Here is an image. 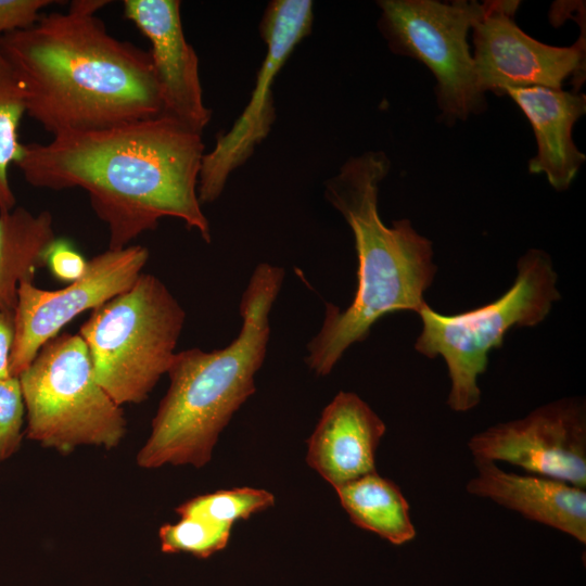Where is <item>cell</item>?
Segmentation results:
<instances>
[{
    "label": "cell",
    "instance_id": "15",
    "mask_svg": "<svg viewBox=\"0 0 586 586\" xmlns=\"http://www.w3.org/2000/svg\"><path fill=\"white\" fill-rule=\"evenodd\" d=\"M474 461L476 475L467 484L469 494L488 498L586 544L585 488L535 474L507 472L488 460Z\"/></svg>",
    "mask_w": 586,
    "mask_h": 586
},
{
    "label": "cell",
    "instance_id": "11",
    "mask_svg": "<svg viewBox=\"0 0 586 586\" xmlns=\"http://www.w3.org/2000/svg\"><path fill=\"white\" fill-rule=\"evenodd\" d=\"M468 447L474 459L508 462L528 474L585 488V402L565 397L545 404L521 419L476 433Z\"/></svg>",
    "mask_w": 586,
    "mask_h": 586
},
{
    "label": "cell",
    "instance_id": "7",
    "mask_svg": "<svg viewBox=\"0 0 586 586\" xmlns=\"http://www.w3.org/2000/svg\"><path fill=\"white\" fill-rule=\"evenodd\" d=\"M17 378L27 438L62 454L79 446L112 449L123 441V408L98 383L79 334L60 333L47 342Z\"/></svg>",
    "mask_w": 586,
    "mask_h": 586
},
{
    "label": "cell",
    "instance_id": "21",
    "mask_svg": "<svg viewBox=\"0 0 586 586\" xmlns=\"http://www.w3.org/2000/svg\"><path fill=\"white\" fill-rule=\"evenodd\" d=\"M232 526L204 518L183 515L176 523H166L158 530L161 550L166 553L186 552L208 558L224 549Z\"/></svg>",
    "mask_w": 586,
    "mask_h": 586
},
{
    "label": "cell",
    "instance_id": "9",
    "mask_svg": "<svg viewBox=\"0 0 586 586\" xmlns=\"http://www.w3.org/2000/svg\"><path fill=\"white\" fill-rule=\"evenodd\" d=\"M313 22L311 0H272L267 4L259 23L266 54L241 115L226 132L217 136L214 148L203 155L198 180L201 205L213 203L221 195L230 175L268 137L276 122V79L295 47L311 33Z\"/></svg>",
    "mask_w": 586,
    "mask_h": 586
},
{
    "label": "cell",
    "instance_id": "4",
    "mask_svg": "<svg viewBox=\"0 0 586 586\" xmlns=\"http://www.w3.org/2000/svg\"><path fill=\"white\" fill-rule=\"evenodd\" d=\"M283 279L281 267L257 265L240 301L238 336L221 349L175 354L167 371L169 386L136 456L140 468H202L212 459L219 434L256 390L255 374L270 336L269 315Z\"/></svg>",
    "mask_w": 586,
    "mask_h": 586
},
{
    "label": "cell",
    "instance_id": "2",
    "mask_svg": "<svg viewBox=\"0 0 586 586\" xmlns=\"http://www.w3.org/2000/svg\"><path fill=\"white\" fill-rule=\"evenodd\" d=\"M106 0H74L0 38L26 93V115L52 137L161 115L148 51L112 36L95 13Z\"/></svg>",
    "mask_w": 586,
    "mask_h": 586
},
{
    "label": "cell",
    "instance_id": "14",
    "mask_svg": "<svg viewBox=\"0 0 586 586\" xmlns=\"http://www.w3.org/2000/svg\"><path fill=\"white\" fill-rule=\"evenodd\" d=\"M385 430L365 400L341 391L324 407L307 442V463L334 488L377 472L375 451Z\"/></svg>",
    "mask_w": 586,
    "mask_h": 586
},
{
    "label": "cell",
    "instance_id": "18",
    "mask_svg": "<svg viewBox=\"0 0 586 586\" xmlns=\"http://www.w3.org/2000/svg\"><path fill=\"white\" fill-rule=\"evenodd\" d=\"M335 492L351 521L360 528L397 546L415 538L409 504L393 481L373 472L336 487Z\"/></svg>",
    "mask_w": 586,
    "mask_h": 586
},
{
    "label": "cell",
    "instance_id": "5",
    "mask_svg": "<svg viewBox=\"0 0 586 586\" xmlns=\"http://www.w3.org/2000/svg\"><path fill=\"white\" fill-rule=\"evenodd\" d=\"M558 275L550 256L540 249L527 250L517 264V277L497 300L463 313L444 315L425 304L418 315L422 330L416 351L429 358H444L450 380L449 408L466 412L480 404L479 377L488 365L492 349L504 344L514 327H535L560 300Z\"/></svg>",
    "mask_w": 586,
    "mask_h": 586
},
{
    "label": "cell",
    "instance_id": "13",
    "mask_svg": "<svg viewBox=\"0 0 586 586\" xmlns=\"http://www.w3.org/2000/svg\"><path fill=\"white\" fill-rule=\"evenodd\" d=\"M179 0H125L124 16L149 40L161 115L203 132L212 118L204 104L199 58L187 41Z\"/></svg>",
    "mask_w": 586,
    "mask_h": 586
},
{
    "label": "cell",
    "instance_id": "10",
    "mask_svg": "<svg viewBox=\"0 0 586 586\" xmlns=\"http://www.w3.org/2000/svg\"><path fill=\"white\" fill-rule=\"evenodd\" d=\"M148 260L145 246L130 244L95 255L88 260L85 273L63 289L44 290L34 281L22 282L13 310L11 375L17 378L41 347L74 318L128 290L143 272Z\"/></svg>",
    "mask_w": 586,
    "mask_h": 586
},
{
    "label": "cell",
    "instance_id": "3",
    "mask_svg": "<svg viewBox=\"0 0 586 586\" xmlns=\"http://www.w3.org/2000/svg\"><path fill=\"white\" fill-rule=\"evenodd\" d=\"M390 169L383 151H367L346 160L324 182L326 200L353 232L358 270L353 302L345 309L328 303L321 329L307 344L305 361L317 375L329 374L385 315L418 314L426 304L424 293L436 275L432 242L409 219L386 226L379 214L380 183Z\"/></svg>",
    "mask_w": 586,
    "mask_h": 586
},
{
    "label": "cell",
    "instance_id": "1",
    "mask_svg": "<svg viewBox=\"0 0 586 586\" xmlns=\"http://www.w3.org/2000/svg\"><path fill=\"white\" fill-rule=\"evenodd\" d=\"M204 153L202 132L158 115L25 143L14 165L35 188L84 189L107 228V249L119 250L164 217L183 220L211 242L198 196Z\"/></svg>",
    "mask_w": 586,
    "mask_h": 586
},
{
    "label": "cell",
    "instance_id": "6",
    "mask_svg": "<svg viewBox=\"0 0 586 586\" xmlns=\"http://www.w3.org/2000/svg\"><path fill=\"white\" fill-rule=\"evenodd\" d=\"M186 311L154 275L91 310L80 326L98 383L119 406L140 404L167 374Z\"/></svg>",
    "mask_w": 586,
    "mask_h": 586
},
{
    "label": "cell",
    "instance_id": "12",
    "mask_svg": "<svg viewBox=\"0 0 586 586\" xmlns=\"http://www.w3.org/2000/svg\"><path fill=\"white\" fill-rule=\"evenodd\" d=\"M519 1H487V10L472 27V54L480 91L502 95L512 88L561 89L574 77L578 92L585 79V36L572 47L543 43L514 22Z\"/></svg>",
    "mask_w": 586,
    "mask_h": 586
},
{
    "label": "cell",
    "instance_id": "19",
    "mask_svg": "<svg viewBox=\"0 0 586 586\" xmlns=\"http://www.w3.org/2000/svg\"><path fill=\"white\" fill-rule=\"evenodd\" d=\"M26 115V93L14 68L0 51V213L16 206L9 169L21 156L18 129Z\"/></svg>",
    "mask_w": 586,
    "mask_h": 586
},
{
    "label": "cell",
    "instance_id": "25",
    "mask_svg": "<svg viewBox=\"0 0 586 586\" xmlns=\"http://www.w3.org/2000/svg\"><path fill=\"white\" fill-rule=\"evenodd\" d=\"M13 341V311L0 310V380L12 377L10 372V356Z\"/></svg>",
    "mask_w": 586,
    "mask_h": 586
},
{
    "label": "cell",
    "instance_id": "22",
    "mask_svg": "<svg viewBox=\"0 0 586 586\" xmlns=\"http://www.w3.org/2000/svg\"><path fill=\"white\" fill-rule=\"evenodd\" d=\"M25 405L18 378L0 380V462L14 455L23 440Z\"/></svg>",
    "mask_w": 586,
    "mask_h": 586
},
{
    "label": "cell",
    "instance_id": "17",
    "mask_svg": "<svg viewBox=\"0 0 586 586\" xmlns=\"http://www.w3.org/2000/svg\"><path fill=\"white\" fill-rule=\"evenodd\" d=\"M56 238L49 211L34 214L22 206L0 213V310L13 311L22 282L34 281Z\"/></svg>",
    "mask_w": 586,
    "mask_h": 586
},
{
    "label": "cell",
    "instance_id": "24",
    "mask_svg": "<svg viewBox=\"0 0 586 586\" xmlns=\"http://www.w3.org/2000/svg\"><path fill=\"white\" fill-rule=\"evenodd\" d=\"M52 0H0V38L33 25Z\"/></svg>",
    "mask_w": 586,
    "mask_h": 586
},
{
    "label": "cell",
    "instance_id": "8",
    "mask_svg": "<svg viewBox=\"0 0 586 586\" xmlns=\"http://www.w3.org/2000/svg\"><path fill=\"white\" fill-rule=\"evenodd\" d=\"M377 4L379 29L390 50L421 62L433 74L443 120L455 124L486 109L468 34L485 14L487 2L380 0Z\"/></svg>",
    "mask_w": 586,
    "mask_h": 586
},
{
    "label": "cell",
    "instance_id": "16",
    "mask_svg": "<svg viewBox=\"0 0 586 586\" xmlns=\"http://www.w3.org/2000/svg\"><path fill=\"white\" fill-rule=\"evenodd\" d=\"M505 94L524 113L536 138L530 173L545 174L556 190L568 189L586 160L572 138L575 123L586 112L585 94L538 86L508 89Z\"/></svg>",
    "mask_w": 586,
    "mask_h": 586
},
{
    "label": "cell",
    "instance_id": "20",
    "mask_svg": "<svg viewBox=\"0 0 586 586\" xmlns=\"http://www.w3.org/2000/svg\"><path fill=\"white\" fill-rule=\"evenodd\" d=\"M275 505L270 492L260 488L237 487L193 497L176 508L179 517L192 515L217 523L233 524Z\"/></svg>",
    "mask_w": 586,
    "mask_h": 586
},
{
    "label": "cell",
    "instance_id": "23",
    "mask_svg": "<svg viewBox=\"0 0 586 586\" xmlns=\"http://www.w3.org/2000/svg\"><path fill=\"white\" fill-rule=\"evenodd\" d=\"M88 260L77 250L72 241L55 238L49 245L44 266L59 281L71 283L79 279L86 271Z\"/></svg>",
    "mask_w": 586,
    "mask_h": 586
}]
</instances>
